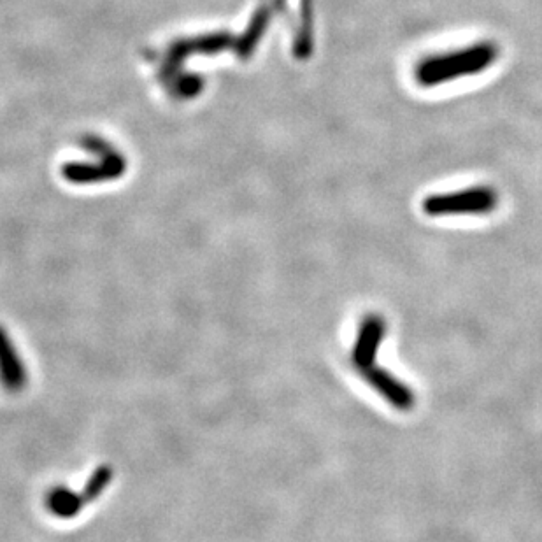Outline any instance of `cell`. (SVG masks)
Listing matches in <instances>:
<instances>
[{
  "label": "cell",
  "mask_w": 542,
  "mask_h": 542,
  "mask_svg": "<svg viewBox=\"0 0 542 542\" xmlns=\"http://www.w3.org/2000/svg\"><path fill=\"white\" fill-rule=\"evenodd\" d=\"M113 476H115L113 469H109V467H99L97 471L93 472L81 492L85 497L86 504L99 499L100 495L106 492L107 486L111 485V481H113Z\"/></svg>",
  "instance_id": "7"
},
{
  "label": "cell",
  "mask_w": 542,
  "mask_h": 542,
  "mask_svg": "<svg viewBox=\"0 0 542 542\" xmlns=\"http://www.w3.org/2000/svg\"><path fill=\"white\" fill-rule=\"evenodd\" d=\"M499 204V197L492 188L476 186L462 192L432 195L423 200V211L428 216H451V214H488Z\"/></svg>",
  "instance_id": "2"
},
{
  "label": "cell",
  "mask_w": 542,
  "mask_h": 542,
  "mask_svg": "<svg viewBox=\"0 0 542 542\" xmlns=\"http://www.w3.org/2000/svg\"><path fill=\"white\" fill-rule=\"evenodd\" d=\"M29 367L8 329L0 325V386L9 395H20L29 386Z\"/></svg>",
  "instance_id": "3"
},
{
  "label": "cell",
  "mask_w": 542,
  "mask_h": 542,
  "mask_svg": "<svg viewBox=\"0 0 542 542\" xmlns=\"http://www.w3.org/2000/svg\"><path fill=\"white\" fill-rule=\"evenodd\" d=\"M386 323L378 314L365 316L358 327L357 339L351 351V362L362 372L376 362L379 348L385 339Z\"/></svg>",
  "instance_id": "4"
},
{
  "label": "cell",
  "mask_w": 542,
  "mask_h": 542,
  "mask_svg": "<svg viewBox=\"0 0 542 542\" xmlns=\"http://www.w3.org/2000/svg\"><path fill=\"white\" fill-rule=\"evenodd\" d=\"M362 376L367 379V383L390 404V406L399 409V411H411L414 407V393L409 386L404 385L402 381L395 378L393 374L379 369V367H369L362 371Z\"/></svg>",
  "instance_id": "5"
},
{
  "label": "cell",
  "mask_w": 542,
  "mask_h": 542,
  "mask_svg": "<svg viewBox=\"0 0 542 542\" xmlns=\"http://www.w3.org/2000/svg\"><path fill=\"white\" fill-rule=\"evenodd\" d=\"M499 50L490 43L476 44L446 55H432L416 64L414 78L421 86H437L485 71L497 60Z\"/></svg>",
  "instance_id": "1"
},
{
  "label": "cell",
  "mask_w": 542,
  "mask_h": 542,
  "mask_svg": "<svg viewBox=\"0 0 542 542\" xmlns=\"http://www.w3.org/2000/svg\"><path fill=\"white\" fill-rule=\"evenodd\" d=\"M46 506L50 509V513L60 518V520H72L88 504H86L83 493L74 492V490L67 488V486H57V488H53L48 493Z\"/></svg>",
  "instance_id": "6"
}]
</instances>
